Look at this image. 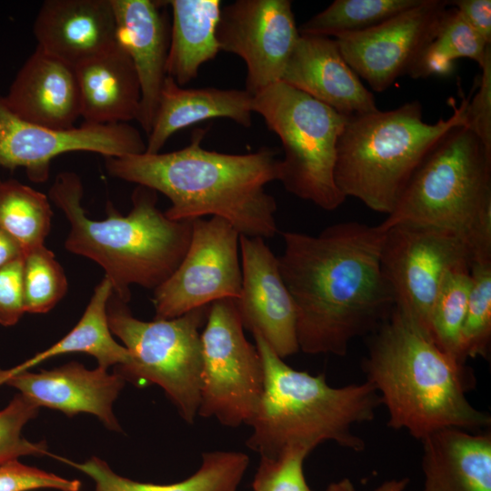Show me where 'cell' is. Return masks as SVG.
<instances>
[{
  "label": "cell",
  "instance_id": "d6a6232c",
  "mask_svg": "<svg viewBox=\"0 0 491 491\" xmlns=\"http://www.w3.org/2000/svg\"><path fill=\"white\" fill-rule=\"evenodd\" d=\"M311 451L301 446L285 448L275 457H261L254 477V491H312L303 464Z\"/></svg>",
  "mask_w": 491,
  "mask_h": 491
},
{
  "label": "cell",
  "instance_id": "3957f363",
  "mask_svg": "<svg viewBox=\"0 0 491 491\" xmlns=\"http://www.w3.org/2000/svg\"><path fill=\"white\" fill-rule=\"evenodd\" d=\"M370 335L363 371L388 410V426L422 440L443 428L480 433L491 425L466 397L472 371L409 316L395 306Z\"/></svg>",
  "mask_w": 491,
  "mask_h": 491
},
{
  "label": "cell",
  "instance_id": "5b68a950",
  "mask_svg": "<svg viewBox=\"0 0 491 491\" xmlns=\"http://www.w3.org/2000/svg\"><path fill=\"white\" fill-rule=\"evenodd\" d=\"M252 335L262 358L265 382L246 446L268 458L292 446L312 451L324 441L363 451L365 442L353 428L375 418L382 404L376 388L367 381L333 387L324 375L290 367L259 334Z\"/></svg>",
  "mask_w": 491,
  "mask_h": 491
},
{
  "label": "cell",
  "instance_id": "60d3db41",
  "mask_svg": "<svg viewBox=\"0 0 491 491\" xmlns=\"http://www.w3.org/2000/svg\"><path fill=\"white\" fill-rule=\"evenodd\" d=\"M408 482V478L391 479L384 482L373 491H404ZM325 491H355V487L350 479L344 478L330 484Z\"/></svg>",
  "mask_w": 491,
  "mask_h": 491
},
{
  "label": "cell",
  "instance_id": "8d00e7d4",
  "mask_svg": "<svg viewBox=\"0 0 491 491\" xmlns=\"http://www.w3.org/2000/svg\"><path fill=\"white\" fill-rule=\"evenodd\" d=\"M24 256L0 267V325H15L24 313Z\"/></svg>",
  "mask_w": 491,
  "mask_h": 491
},
{
  "label": "cell",
  "instance_id": "484cf974",
  "mask_svg": "<svg viewBox=\"0 0 491 491\" xmlns=\"http://www.w3.org/2000/svg\"><path fill=\"white\" fill-rule=\"evenodd\" d=\"M112 294V285L105 276L95 288L82 317L68 334L17 366L8 370L0 369V379L27 371L45 360L69 353L93 356L97 360L98 366L104 369L114 365H128L131 356L124 346L113 338L108 325L107 303Z\"/></svg>",
  "mask_w": 491,
  "mask_h": 491
},
{
  "label": "cell",
  "instance_id": "6da1fadb",
  "mask_svg": "<svg viewBox=\"0 0 491 491\" xmlns=\"http://www.w3.org/2000/svg\"><path fill=\"white\" fill-rule=\"evenodd\" d=\"M384 234L356 221L316 235L282 233L279 269L296 307L299 350L343 356L389 316L395 298L381 267Z\"/></svg>",
  "mask_w": 491,
  "mask_h": 491
},
{
  "label": "cell",
  "instance_id": "d6986e66",
  "mask_svg": "<svg viewBox=\"0 0 491 491\" xmlns=\"http://www.w3.org/2000/svg\"><path fill=\"white\" fill-rule=\"evenodd\" d=\"M281 81L346 115L377 110L374 95L343 57L336 39L301 35Z\"/></svg>",
  "mask_w": 491,
  "mask_h": 491
},
{
  "label": "cell",
  "instance_id": "8fae6325",
  "mask_svg": "<svg viewBox=\"0 0 491 491\" xmlns=\"http://www.w3.org/2000/svg\"><path fill=\"white\" fill-rule=\"evenodd\" d=\"M384 231L381 267L395 306L429 333L441 282L450 269L471 266V246L461 235L430 225L399 223Z\"/></svg>",
  "mask_w": 491,
  "mask_h": 491
},
{
  "label": "cell",
  "instance_id": "44dd1931",
  "mask_svg": "<svg viewBox=\"0 0 491 491\" xmlns=\"http://www.w3.org/2000/svg\"><path fill=\"white\" fill-rule=\"evenodd\" d=\"M33 31L37 46L74 68L116 44L111 0H45Z\"/></svg>",
  "mask_w": 491,
  "mask_h": 491
},
{
  "label": "cell",
  "instance_id": "ac0fdd59",
  "mask_svg": "<svg viewBox=\"0 0 491 491\" xmlns=\"http://www.w3.org/2000/svg\"><path fill=\"white\" fill-rule=\"evenodd\" d=\"M125 382L116 371L109 374L99 366L90 370L78 362L39 373L22 371L0 379V385L15 387L38 407L56 409L68 416L92 414L115 431L121 427L113 403Z\"/></svg>",
  "mask_w": 491,
  "mask_h": 491
},
{
  "label": "cell",
  "instance_id": "ffe728a7",
  "mask_svg": "<svg viewBox=\"0 0 491 491\" xmlns=\"http://www.w3.org/2000/svg\"><path fill=\"white\" fill-rule=\"evenodd\" d=\"M19 117L53 130L75 127L81 98L73 66L36 46L3 96Z\"/></svg>",
  "mask_w": 491,
  "mask_h": 491
},
{
  "label": "cell",
  "instance_id": "d4e9b609",
  "mask_svg": "<svg viewBox=\"0 0 491 491\" xmlns=\"http://www.w3.org/2000/svg\"><path fill=\"white\" fill-rule=\"evenodd\" d=\"M170 44L165 72L180 86L198 75L220 51L216 39L222 4L219 0H170Z\"/></svg>",
  "mask_w": 491,
  "mask_h": 491
},
{
  "label": "cell",
  "instance_id": "836d02e7",
  "mask_svg": "<svg viewBox=\"0 0 491 491\" xmlns=\"http://www.w3.org/2000/svg\"><path fill=\"white\" fill-rule=\"evenodd\" d=\"M39 407L22 394L15 396L0 411V463L26 455L47 454L44 443H32L22 436L24 426L38 413Z\"/></svg>",
  "mask_w": 491,
  "mask_h": 491
},
{
  "label": "cell",
  "instance_id": "4fadbf2b",
  "mask_svg": "<svg viewBox=\"0 0 491 491\" xmlns=\"http://www.w3.org/2000/svg\"><path fill=\"white\" fill-rule=\"evenodd\" d=\"M145 148L139 130L127 123L53 130L19 117L0 95V166L24 168L35 183L48 180L51 161L65 153L86 151L121 157L143 154Z\"/></svg>",
  "mask_w": 491,
  "mask_h": 491
},
{
  "label": "cell",
  "instance_id": "277c9868",
  "mask_svg": "<svg viewBox=\"0 0 491 491\" xmlns=\"http://www.w3.org/2000/svg\"><path fill=\"white\" fill-rule=\"evenodd\" d=\"M84 187L74 172L59 173L48 197L66 217L65 248L97 263L113 294L128 303L133 285L155 290L176 269L190 243L192 221L169 219L156 205L157 193L137 185L126 215L109 209L104 220L85 214Z\"/></svg>",
  "mask_w": 491,
  "mask_h": 491
},
{
  "label": "cell",
  "instance_id": "52a82bcc",
  "mask_svg": "<svg viewBox=\"0 0 491 491\" xmlns=\"http://www.w3.org/2000/svg\"><path fill=\"white\" fill-rule=\"evenodd\" d=\"M399 223L456 233L470 245L473 263L491 261V150L465 125L428 153L379 225Z\"/></svg>",
  "mask_w": 491,
  "mask_h": 491
},
{
  "label": "cell",
  "instance_id": "7402d4cb",
  "mask_svg": "<svg viewBox=\"0 0 491 491\" xmlns=\"http://www.w3.org/2000/svg\"><path fill=\"white\" fill-rule=\"evenodd\" d=\"M422 491H491V435L443 428L422 440Z\"/></svg>",
  "mask_w": 491,
  "mask_h": 491
},
{
  "label": "cell",
  "instance_id": "f546056e",
  "mask_svg": "<svg viewBox=\"0 0 491 491\" xmlns=\"http://www.w3.org/2000/svg\"><path fill=\"white\" fill-rule=\"evenodd\" d=\"M470 266L447 271L436 294L429 321V333L436 345L462 364L460 336L470 292Z\"/></svg>",
  "mask_w": 491,
  "mask_h": 491
},
{
  "label": "cell",
  "instance_id": "8992f818",
  "mask_svg": "<svg viewBox=\"0 0 491 491\" xmlns=\"http://www.w3.org/2000/svg\"><path fill=\"white\" fill-rule=\"evenodd\" d=\"M469 98L446 119L435 124L423 119L422 105L405 103L349 116L336 147L335 180L345 197H354L369 209L388 215L412 175L434 146L450 130L465 125Z\"/></svg>",
  "mask_w": 491,
  "mask_h": 491
},
{
  "label": "cell",
  "instance_id": "b9f144b4",
  "mask_svg": "<svg viewBox=\"0 0 491 491\" xmlns=\"http://www.w3.org/2000/svg\"><path fill=\"white\" fill-rule=\"evenodd\" d=\"M22 256L24 251L19 244L0 228V267Z\"/></svg>",
  "mask_w": 491,
  "mask_h": 491
},
{
  "label": "cell",
  "instance_id": "cb8c5ba5",
  "mask_svg": "<svg viewBox=\"0 0 491 491\" xmlns=\"http://www.w3.org/2000/svg\"><path fill=\"white\" fill-rule=\"evenodd\" d=\"M252 104L253 95L246 89L184 88L166 76L145 153H159L175 132L212 118H228L249 127Z\"/></svg>",
  "mask_w": 491,
  "mask_h": 491
},
{
  "label": "cell",
  "instance_id": "4dcf8cb0",
  "mask_svg": "<svg viewBox=\"0 0 491 491\" xmlns=\"http://www.w3.org/2000/svg\"><path fill=\"white\" fill-rule=\"evenodd\" d=\"M471 286L460 336V354L486 358L491 340V261L470 266Z\"/></svg>",
  "mask_w": 491,
  "mask_h": 491
},
{
  "label": "cell",
  "instance_id": "603a6c76",
  "mask_svg": "<svg viewBox=\"0 0 491 491\" xmlns=\"http://www.w3.org/2000/svg\"><path fill=\"white\" fill-rule=\"evenodd\" d=\"M84 124L115 125L136 120L141 100L134 65L117 44L75 68Z\"/></svg>",
  "mask_w": 491,
  "mask_h": 491
},
{
  "label": "cell",
  "instance_id": "74e56055",
  "mask_svg": "<svg viewBox=\"0 0 491 491\" xmlns=\"http://www.w3.org/2000/svg\"><path fill=\"white\" fill-rule=\"evenodd\" d=\"M481 69L479 89L466 105L465 126L491 150V49Z\"/></svg>",
  "mask_w": 491,
  "mask_h": 491
},
{
  "label": "cell",
  "instance_id": "e575fe53",
  "mask_svg": "<svg viewBox=\"0 0 491 491\" xmlns=\"http://www.w3.org/2000/svg\"><path fill=\"white\" fill-rule=\"evenodd\" d=\"M434 41L452 59L469 58L478 63L480 67L491 49V45L452 6H448L445 11Z\"/></svg>",
  "mask_w": 491,
  "mask_h": 491
},
{
  "label": "cell",
  "instance_id": "5bb4252c",
  "mask_svg": "<svg viewBox=\"0 0 491 491\" xmlns=\"http://www.w3.org/2000/svg\"><path fill=\"white\" fill-rule=\"evenodd\" d=\"M299 36L289 0H236L222 7L216 27L220 51L244 60L252 95L281 81Z\"/></svg>",
  "mask_w": 491,
  "mask_h": 491
},
{
  "label": "cell",
  "instance_id": "7a4b0ae2",
  "mask_svg": "<svg viewBox=\"0 0 491 491\" xmlns=\"http://www.w3.org/2000/svg\"><path fill=\"white\" fill-rule=\"evenodd\" d=\"M205 129L190 144L169 153L105 157L115 178L165 195L174 221L221 217L246 236L272 238L278 232L276 199L266 185L278 181L277 151L262 147L248 154H225L202 146Z\"/></svg>",
  "mask_w": 491,
  "mask_h": 491
},
{
  "label": "cell",
  "instance_id": "4316f807",
  "mask_svg": "<svg viewBox=\"0 0 491 491\" xmlns=\"http://www.w3.org/2000/svg\"><path fill=\"white\" fill-rule=\"evenodd\" d=\"M63 460L89 476L95 483V491H236L249 463L242 452H205L199 469L190 477L158 485L123 477L97 457L82 464Z\"/></svg>",
  "mask_w": 491,
  "mask_h": 491
},
{
  "label": "cell",
  "instance_id": "7c38bea8",
  "mask_svg": "<svg viewBox=\"0 0 491 491\" xmlns=\"http://www.w3.org/2000/svg\"><path fill=\"white\" fill-rule=\"evenodd\" d=\"M239 239L236 229L221 217L193 220L182 261L154 290L155 318H175L218 300L237 299L242 287Z\"/></svg>",
  "mask_w": 491,
  "mask_h": 491
},
{
  "label": "cell",
  "instance_id": "ab89813d",
  "mask_svg": "<svg viewBox=\"0 0 491 491\" xmlns=\"http://www.w3.org/2000/svg\"><path fill=\"white\" fill-rule=\"evenodd\" d=\"M448 5L456 8L480 36L491 45L490 0H455L448 1Z\"/></svg>",
  "mask_w": 491,
  "mask_h": 491
},
{
  "label": "cell",
  "instance_id": "9a60e30c",
  "mask_svg": "<svg viewBox=\"0 0 491 491\" xmlns=\"http://www.w3.org/2000/svg\"><path fill=\"white\" fill-rule=\"evenodd\" d=\"M449 6L446 0H422L363 32L336 38L340 52L359 78L383 92L407 75L423 49L435 38Z\"/></svg>",
  "mask_w": 491,
  "mask_h": 491
},
{
  "label": "cell",
  "instance_id": "ba28073f",
  "mask_svg": "<svg viewBox=\"0 0 491 491\" xmlns=\"http://www.w3.org/2000/svg\"><path fill=\"white\" fill-rule=\"evenodd\" d=\"M252 108L281 141L286 190L326 211L338 208L346 198L335 180L336 147L349 116L283 81L253 95Z\"/></svg>",
  "mask_w": 491,
  "mask_h": 491
},
{
  "label": "cell",
  "instance_id": "2e32d148",
  "mask_svg": "<svg viewBox=\"0 0 491 491\" xmlns=\"http://www.w3.org/2000/svg\"><path fill=\"white\" fill-rule=\"evenodd\" d=\"M242 287L235 300L244 328L259 334L282 359L299 351L297 314L279 269L278 257L265 239L240 235Z\"/></svg>",
  "mask_w": 491,
  "mask_h": 491
},
{
  "label": "cell",
  "instance_id": "1f68e13d",
  "mask_svg": "<svg viewBox=\"0 0 491 491\" xmlns=\"http://www.w3.org/2000/svg\"><path fill=\"white\" fill-rule=\"evenodd\" d=\"M23 283L25 310L31 314L49 312L68 288L62 266L45 245L24 254Z\"/></svg>",
  "mask_w": 491,
  "mask_h": 491
},
{
  "label": "cell",
  "instance_id": "f35d334b",
  "mask_svg": "<svg viewBox=\"0 0 491 491\" xmlns=\"http://www.w3.org/2000/svg\"><path fill=\"white\" fill-rule=\"evenodd\" d=\"M454 62L455 60L433 40L417 56L407 75L412 78L447 75L454 70Z\"/></svg>",
  "mask_w": 491,
  "mask_h": 491
},
{
  "label": "cell",
  "instance_id": "d590c367",
  "mask_svg": "<svg viewBox=\"0 0 491 491\" xmlns=\"http://www.w3.org/2000/svg\"><path fill=\"white\" fill-rule=\"evenodd\" d=\"M78 480H68L19 462L17 458L0 463V491H30L52 488L79 491Z\"/></svg>",
  "mask_w": 491,
  "mask_h": 491
},
{
  "label": "cell",
  "instance_id": "e0dca14e",
  "mask_svg": "<svg viewBox=\"0 0 491 491\" xmlns=\"http://www.w3.org/2000/svg\"><path fill=\"white\" fill-rule=\"evenodd\" d=\"M115 41L129 55L138 76L141 100L136 121L148 135L164 82L171 25L165 1L111 0Z\"/></svg>",
  "mask_w": 491,
  "mask_h": 491
},
{
  "label": "cell",
  "instance_id": "f1b7e54d",
  "mask_svg": "<svg viewBox=\"0 0 491 491\" xmlns=\"http://www.w3.org/2000/svg\"><path fill=\"white\" fill-rule=\"evenodd\" d=\"M422 0H336L298 27L301 35L335 37L370 29Z\"/></svg>",
  "mask_w": 491,
  "mask_h": 491
},
{
  "label": "cell",
  "instance_id": "30bf717a",
  "mask_svg": "<svg viewBox=\"0 0 491 491\" xmlns=\"http://www.w3.org/2000/svg\"><path fill=\"white\" fill-rule=\"evenodd\" d=\"M234 299L212 303L202 330L198 415L222 425H249L264 391L262 358L245 336Z\"/></svg>",
  "mask_w": 491,
  "mask_h": 491
},
{
  "label": "cell",
  "instance_id": "9c48e42d",
  "mask_svg": "<svg viewBox=\"0 0 491 491\" xmlns=\"http://www.w3.org/2000/svg\"><path fill=\"white\" fill-rule=\"evenodd\" d=\"M210 306L171 319L142 321L127 303L112 294L107 303L109 328L128 350L131 361L116 372L135 385L159 386L189 424L200 404L202 340Z\"/></svg>",
  "mask_w": 491,
  "mask_h": 491
},
{
  "label": "cell",
  "instance_id": "83f0119b",
  "mask_svg": "<svg viewBox=\"0 0 491 491\" xmlns=\"http://www.w3.org/2000/svg\"><path fill=\"white\" fill-rule=\"evenodd\" d=\"M51 208L48 195L17 180L0 178V228L19 244L24 254L45 245Z\"/></svg>",
  "mask_w": 491,
  "mask_h": 491
}]
</instances>
